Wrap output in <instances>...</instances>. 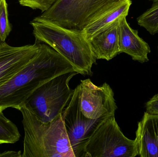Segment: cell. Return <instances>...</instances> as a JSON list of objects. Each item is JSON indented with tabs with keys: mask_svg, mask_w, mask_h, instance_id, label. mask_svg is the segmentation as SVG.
I'll list each match as a JSON object with an SVG mask.
<instances>
[{
	"mask_svg": "<svg viewBox=\"0 0 158 157\" xmlns=\"http://www.w3.org/2000/svg\"><path fill=\"white\" fill-rule=\"evenodd\" d=\"M120 19L88 39L97 60L110 61L120 53L119 46Z\"/></svg>",
	"mask_w": 158,
	"mask_h": 157,
	"instance_id": "8fae6325",
	"label": "cell"
},
{
	"mask_svg": "<svg viewBox=\"0 0 158 157\" xmlns=\"http://www.w3.org/2000/svg\"><path fill=\"white\" fill-rule=\"evenodd\" d=\"M118 109L111 88L97 86L89 78L82 80L62 112V119L73 151L81 153L99 126L115 116Z\"/></svg>",
	"mask_w": 158,
	"mask_h": 157,
	"instance_id": "6da1fadb",
	"label": "cell"
},
{
	"mask_svg": "<svg viewBox=\"0 0 158 157\" xmlns=\"http://www.w3.org/2000/svg\"><path fill=\"white\" fill-rule=\"evenodd\" d=\"M137 22L151 35L158 33V1L153 2L151 7L137 18Z\"/></svg>",
	"mask_w": 158,
	"mask_h": 157,
	"instance_id": "5bb4252c",
	"label": "cell"
},
{
	"mask_svg": "<svg viewBox=\"0 0 158 157\" xmlns=\"http://www.w3.org/2000/svg\"><path fill=\"white\" fill-rule=\"evenodd\" d=\"M146 112L158 116V94L155 95L146 104Z\"/></svg>",
	"mask_w": 158,
	"mask_h": 157,
	"instance_id": "e0dca14e",
	"label": "cell"
},
{
	"mask_svg": "<svg viewBox=\"0 0 158 157\" xmlns=\"http://www.w3.org/2000/svg\"><path fill=\"white\" fill-rule=\"evenodd\" d=\"M135 142L138 155L158 157V116L147 112L138 124Z\"/></svg>",
	"mask_w": 158,
	"mask_h": 157,
	"instance_id": "30bf717a",
	"label": "cell"
},
{
	"mask_svg": "<svg viewBox=\"0 0 158 157\" xmlns=\"http://www.w3.org/2000/svg\"><path fill=\"white\" fill-rule=\"evenodd\" d=\"M35 40L45 43L67 60L83 75L92 76L96 58L82 30L70 29L38 17L30 22Z\"/></svg>",
	"mask_w": 158,
	"mask_h": 157,
	"instance_id": "277c9868",
	"label": "cell"
},
{
	"mask_svg": "<svg viewBox=\"0 0 158 157\" xmlns=\"http://www.w3.org/2000/svg\"><path fill=\"white\" fill-rule=\"evenodd\" d=\"M78 74L69 72L52 78L37 88L24 104L41 121H52L70 101L74 89L69 87V82Z\"/></svg>",
	"mask_w": 158,
	"mask_h": 157,
	"instance_id": "5b68a950",
	"label": "cell"
},
{
	"mask_svg": "<svg viewBox=\"0 0 158 157\" xmlns=\"http://www.w3.org/2000/svg\"><path fill=\"white\" fill-rule=\"evenodd\" d=\"M119 46L120 53L128 54L134 61L141 63L149 61L148 54L151 52L149 45L139 37L137 30L130 26L126 17L119 20Z\"/></svg>",
	"mask_w": 158,
	"mask_h": 157,
	"instance_id": "9c48e42d",
	"label": "cell"
},
{
	"mask_svg": "<svg viewBox=\"0 0 158 157\" xmlns=\"http://www.w3.org/2000/svg\"><path fill=\"white\" fill-rule=\"evenodd\" d=\"M18 110L25 134L22 157H75L61 114L44 123L25 104Z\"/></svg>",
	"mask_w": 158,
	"mask_h": 157,
	"instance_id": "3957f363",
	"label": "cell"
},
{
	"mask_svg": "<svg viewBox=\"0 0 158 157\" xmlns=\"http://www.w3.org/2000/svg\"></svg>",
	"mask_w": 158,
	"mask_h": 157,
	"instance_id": "ffe728a7",
	"label": "cell"
},
{
	"mask_svg": "<svg viewBox=\"0 0 158 157\" xmlns=\"http://www.w3.org/2000/svg\"><path fill=\"white\" fill-rule=\"evenodd\" d=\"M149 1H151V2H156V1H157L158 0H148Z\"/></svg>",
	"mask_w": 158,
	"mask_h": 157,
	"instance_id": "d6986e66",
	"label": "cell"
},
{
	"mask_svg": "<svg viewBox=\"0 0 158 157\" xmlns=\"http://www.w3.org/2000/svg\"><path fill=\"white\" fill-rule=\"evenodd\" d=\"M0 157H22L21 151H6L0 153Z\"/></svg>",
	"mask_w": 158,
	"mask_h": 157,
	"instance_id": "ac0fdd59",
	"label": "cell"
},
{
	"mask_svg": "<svg viewBox=\"0 0 158 157\" xmlns=\"http://www.w3.org/2000/svg\"><path fill=\"white\" fill-rule=\"evenodd\" d=\"M41 42L35 40L32 45L13 47L0 43V85L14 76L29 63L39 52Z\"/></svg>",
	"mask_w": 158,
	"mask_h": 157,
	"instance_id": "ba28073f",
	"label": "cell"
},
{
	"mask_svg": "<svg viewBox=\"0 0 158 157\" xmlns=\"http://www.w3.org/2000/svg\"><path fill=\"white\" fill-rule=\"evenodd\" d=\"M20 137L16 125L0 112V145L15 143Z\"/></svg>",
	"mask_w": 158,
	"mask_h": 157,
	"instance_id": "4fadbf2b",
	"label": "cell"
},
{
	"mask_svg": "<svg viewBox=\"0 0 158 157\" xmlns=\"http://www.w3.org/2000/svg\"><path fill=\"white\" fill-rule=\"evenodd\" d=\"M131 4V0H120L88 24L82 30L87 40L118 19L126 17Z\"/></svg>",
	"mask_w": 158,
	"mask_h": 157,
	"instance_id": "7c38bea8",
	"label": "cell"
},
{
	"mask_svg": "<svg viewBox=\"0 0 158 157\" xmlns=\"http://www.w3.org/2000/svg\"><path fill=\"white\" fill-rule=\"evenodd\" d=\"M56 0H18L22 6H27L32 9H39L42 13L48 10Z\"/></svg>",
	"mask_w": 158,
	"mask_h": 157,
	"instance_id": "2e32d148",
	"label": "cell"
},
{
	"mask_svg": "<svg viewBox=\"0 0 158 157\" xmlns=\"http://www.w3.org/2000/svg\"><path fill=\"white\" fill-rule=\"evenodd\" d=\"M71 72H78L64 56L41 42L35 57L0 85V112L10 108L19 110L42 85L57 76Z\"/></svg>",
	"mask_w": 158,
	"mask_h": 157,
	"instance_id": "7a4b0ae2",
	"label": "cell"
},
{
	"mask_svg": "<svg viewBox=\"0 0 158 157\" xmlns=\"http://www.w3.org/2000/svg\"><path fill=\"white\" fill-rule=\"evenodd\" d=\"M120 0H56L37 16L70 29L82 30L89 23Z\"/></svg>",
	"mask_w": 158,
	"mask_h": 157,
	"instance_id": "8992f818",
	"label": "cell"
},
{
	"mask_svg": "<svg viewBox=\"0 0 158 157\" xmlns=\"http://www.w3.org/2000/svg\"><path fill=\"white\" fill-rule=\"evenodd\" d=\"M12 30L6 0H0V41L4 42Z\"/></svg>",
	"mask_w": 158,
	"mask_h": 157,
	"instance_id": "9a60e30c",
	"label": "cell"
},
{
	"mask_svg": "<svg viewBox=\"0 0 158 157\" xmlns=\"http://www.w3.org/2000/svg\"><path fill=\"white\" fill-rule=\"evenodd\" d=\"M138 155L135 140L124 135L113 116L93 134L85 147L83 157H135Z\"/></svg>",
	"mask_w": 158,
	"mask_h": 157,
	"instance_id": "52a82bcc",
	"label": "cell"
}]
</instances>
